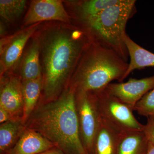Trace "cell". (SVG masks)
<instances>
[{"mask_svg": "<svg viewBox=\"0 0 154 154\" xmlns=\"http://www.w3.org/2000/svg\"><path fill=\"white\" fill-rule=\"evenodd\" d=\"M26 4L24 0H1L0 15L7 21L13 22L21 16Z\"/></svg>", "mask_w": 154, "mask_h": 154, "instance_id": "19", "label": "cell"}, {"mask_svg": "<svg viewBox=\"0 0 154 154\" xmlns=\"http://www.w3.org/2000/svg\"><path fill=\"white\" fill-rule=\"evenodd\" d=\"M55 145L32 130L25 131L9 154H38Z\"/></svg>", "mask_w": 154, "mask_h": 154, "instance_id": "11", "label": "cell"}, {"mask_svg": "<svg viewBox=\"0 0 154 154\" xmlns=\"http://www.w3.org/2000/svg\"><path fill=\"white\" fill-rule=\"evenodd\" d=\"M28 126L65 154H89L81 138L75 91L70 88L56 100L38 108Z\"/></svg>", "mask_w": 154, "mask_h": 154, "instance_id": "2", "label": "cell"}, {"mask_svg": "<svg viewBox=\"0 0 154 154\" xmlns=\"http://www.w3.org/2000/svg\"><path fill=\"white\" fill-rule=\"evenodd\" d=\"M136 2L121 0L98 15L83 20L92 33L91 43L112 50L127 61L129 54L125 42V29L128 21L136 13Z\"/></svg>", "mask_w": 154, "mask_h": 154, "instance_id": "4", "label": "cell"}, {"mask_svg": "<svg viewBox=\"0 0 154 154\" xmlns=\"http://www.w3.org/2000/svg\"><path fill=\"white\" fill-rule=\"evenodd\" d=\"M42 88V77L36 79L23 81L22 91L24 99L23 119L24 121L28 119L34 109Z\"/></svg>", "mask_w": 154, "mask_h": 154, "instance_id": "16", "label": "cell"}, {"mask_svg": "<svg viewBox=\"0 0 154 154\" xmlns=\"http://www.w3.org/2000/svg\"><path fill=\"white\" fill-rule=\"evenodd\" d=\"M129 63L112 50L91 43L78 63L72 88L76 92H92L114 80L122 82Z\"/></svg>", "mask_w": 154, "mask_h": 154, "instance_id": "3", "label": "cell"}, {"mask_svg": "<svg viewBox=\"0 0 154 154\" xmlns=\"http://www.w3.org/2000/svg\"><path fill=\"white\" fill-rule=\"evenodd\" d=\"M30 25L8 38L1 40V74L10 70L18 63L26 43L39 27Z\"/></svg>", "mask_w": 154, "mask_h": 154, "instance_id": "7", "label": "cell"}, {"mask_svg": "<svg viewBox=\"0 0 154 154\" xmlns=\"http://www.w3.org/2000/svg\"><path fill=\"white\" fill-rule=\"evenodd\" d=\"M121 0H90L84 1L79 7L82 20L98 15L106 9L117 5Z\"/></svg>", "mask_w": 154, "mask_h": 154, "instance_id": "17", "label": "cell"}, {"mask_svg": "<svg viewBox=\"0 0 154 154\" xmlns=\"http://www.w3.org/2000/svg\"><path fill=\"white\" fill-rule=\"evenodd\" d=\"M97 111L100 118L119 133L142 131L143 125L133 114V109L110 95L105 88L92 91Z\"/></svg>", "mask_w": 154, "mask_h": 154, "instance_id": "5", "label": "cell"}, {"mask_svg": "<svg viewBox=\"0 0 154 154\" xmlns=\"http://www.w3.org/2000/svg\"><path fill=\"white\" fill-rule=\"evenodd\" d=\"M11 114L4 108L0 107V122H7L11 117Z\"/></svg>", "mask_w": 154, "mask_h": 154, "instance_id": "22", "label": "cell"}, {"mask_svg": "<svg viewBox=\"0 0 154 154\" xmlns=\"http://www.w3.org/2000/svg\"><path fill=\"white\" fill-rule=\"evenodd\" d=\"M154 88V75L143 79H130L126 82L110 83L105 89L108 94L125 103L134 110L135 105Z\"/></svg>", "mask_w": 154, "mask_h": 154, "instance_id": "8", "label": "cell"}, {"mask_svg": "<svg viewBox=\"0 0 154 154\" xmlns=\"http://www.w3.org/2000/svg\"><path fill=\"white\" fill-rule=\"evenodd\" d=\"M148 142L142 131L122 134L118 154H146Z\"/></svg>", "mask_w": 154, "mask_h": 154, "instance_id": "15", "label": "cell"}, {"mask_svg": "<svg viewBox=\"0 0 154 154\" xmlns=\"http://www.w3.org/2000/svg\"><path fill=\"white\" fill-rule=\"evenodd\" d=\"M134 110L147 118L154 117V88L149 91L135 105Z\"/></svg>", "mask_w": 154, "mask_h": 154, "instance_id": "20", "label": "cell"}, {"mask_svg": "<svg viewBox=\"0 0 154 154\" xmlns=\"http://www.w3.org/2000/svg\"><path fill=\"white\" fill-rule=\"evenodd\" d=\"M38 39L44 68L45 94L51 99L60 93L91 42L82 30L62 28L48 29Z\"/></svg>", "mask_w": 154, "mask_h": 154, "instance_id": "1", "label": "cell"}, {"mask_svg": "<svg viewBox=\"0 0 154 154\" xmlns=\"http://www.w3.org/2000/svg\"><path fill=\"white\" fill-rule=\"evenodd\" d=\"M24 107L22 85L16 79L9 80L3 86L0 96V107L11 115L16 114Z\"/></svg>", "mask_w": 154, "mask_h": 154, "instance_id": "12", "label": "cell"}, {"mask_svg": "<svg viewBox=\"0 0 154 154\" xmlns=\"http://www.w3.org/2000/svg\"><path fill=\"white\" fill-rule=\"evenodd\" d=\"M70 19L62 1L35 0L31 2L24 23L26 26L51 20L69 23Z\"/></svg>", "mask_w": 154, "mask_h": 154, "instance_id": "9", "label": "cell"}, {"mask_svg": "<svg viewBox=\"0 0 154 154\" xmlns=\"http://www.w3.org/2000/svg\"><path fill=\"white\" fill-rule=\"evenodd\" d=\"M124 40L130 61L122 81L134 70L154 67V53L137 44L127 34L125 36Z\"/></svg>", "mask_w": 154, "mask_h": 154, "instance_id": "13", "label": "cell"}, {"mask_svg": "<svg viewBox=\"0 0 154 154\" xmlns=\"http://www.w3.org/2000/svg\"><path fill=\"white\" fill-rule=\"evenodd\" d=\"M142 132L149 143L154 145V117L147 118L145 125H143Z\"/></svg>", "mask_w": 154, "mask_h": 154, "instance_id": "21", "label": "cell"}, {"mask_svg": "<svg viewBox=\"0 0 154 154\" xmlns=\"http://www.w3.org/2000/svg\"><path fill=\"white\" fill-rule=\"evenodd\" d=\"M146 154H154V145L148 143L147 151Z\"/></svg>", "mask_w": 154, "mask_h": 154, "instance_id": "24", "label": "cell"}, {"mask_svg": "<svg viewBox=\"0 0 154 154\" xmlns=\"http://www.w3.org/2000/svg\"><path fill=\"white\" fill-rule=\"evenodd\" d=\"M40 51L39 39L35 38L27 51L21 66V74L23 81L36 79L42 77L39 61Z\"/></svg>", "mask_w": 154, "mask_h": 154, "instance_id": "14", "label": "cell"}, {"mask_svg": "<svg viewBox=\"0 0 154 154\" xmlns=\"http://www.w3.org/2000/svg\"><path fill=\"white\" fill-rule=\"evenodd\" d=\"M75 100L82 141L88 153L94 154L100 116L91 92H76Z\"/></svg>", "mask_w": 154, "mask_h": 154, "instance_id": "6", "label": "cell"}, {"mask_svg": "<svg viewBox=\"0 0 154 154\" xmlns=\"http://www.w3.org/2000/svg\"><path fill=\"white\" fill-rule=\"evenodd\" d=\"M21 129L18 122L9 121L2 125L0 127V152L1 154L7 151L13 145Z\"/></svg>", "mask_w": 154, "mask_h": 154, "instance_id": "18", "label": "cell"}, {"mask_svg": "<svg viewBox=\"0 0 154 154\" xmlns=\"http://www.w3.org/2000/svg\"><path fill=\"white\" fill-rule=\"evenodd\" d=\"M38 154H65L60 149L58 148H53L49 149L48 150L45 151L40 153Z\"/></svg>", "mask_w": 154, "mask_h": 154, "instance_id": "23", "label": "cell"}, {"mask_svg": "<svg viewBox=\"0 0 154 154\" xmlns=\"http://www.w3.org/2000/svg\"><path fill=\"white\" fill-rule=\"evenodd\" d=\"M122 134L100 118L94 144V154H118Z\"/></svg>", "mask_w": 154, "mask_h": 154, "instance_id": "10", "label": "cell"}]
</instances>
